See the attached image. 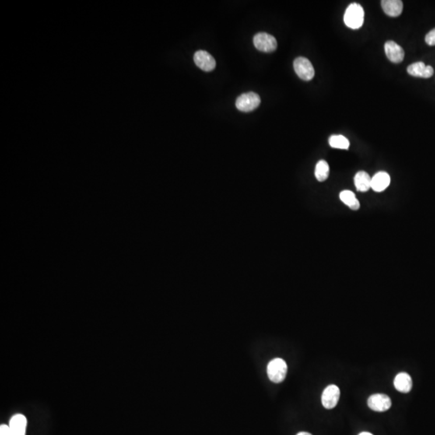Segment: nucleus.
<instances>
[{"label": "nucleus", "mask_w": 435, "mask_h": 435, "mask_svg": "<svg viewBox=\"0 0 435 435\" xmlns=\"http://www.w3.org/2000/svg\"><path fill=\"white\" fill-rule=\"evenodd\" d=\"M381 7L384 13L391 17H397L403 11V3L401 0H383Z\"/></svg>", "instance_id": "obj_12"}, {"label": "nucleus", "mask_w": 435, "mask_h": 435, "mask_svg": "<svg viewBox=\"0 0 435 435\" xmlns=\"http://www.w3.org/2000/svg\"><path fill=\"white\" fill-rule=\"evenodd\" d=\"M261 104V98L254 92L243 94L236 99V106L238 110L243 112L254 110Z\"/></svg>", "instance_id": "obj_3"}, {"label": "nucleus", "mask_w": 435, "mask_h": 435, "mask_svg": "<svg viewBox=\"0 0 435 435\" xmlns=\"http://www.w3.org/2000/svg\"><path fill=\"white\" fill-rule=\"evenodd\" d=\"M425 40L429 45H435V29H432L426 34Z\"/></svg>", "instance_id": "obj_19"}, {"label": "nucleus", "mask_w": 435, "mask_h": 435, "mask_svg": "<svg viewBox=\"0 0 435 435\" xmlns=\"http://www.w3.org/2000/svg\"><path fill=\"white\" fill-rule=\"evenodd\" d=\"M390 184V176L386 172H379L372 177L371 188L376 192H382L388 188Z\"/></svg>", "instance_id": "obj_11"}, {"label": "nucleus", "mask_w": 435, "mask_h": 435, "mask_svg": "<svg viewBox=\"0 0 435 435\" xmlns=\"http://www.w3.org/2000/svg\"><path fill=\"white\" fill-rule=\"evenodd\" d=\"M407 72L409 75L418 78H429L433 76V68L430 65H426L422 61L414 63L408 65Z\"/></svg>", "instance_id": "obj_10"}, {"label": "nucleus", "mask_w": 435, "mask_h": 435, "mask_svg": "<svg viewBox=\"0 0 435 435\" xmlns=\"http://www.w3.org/2000/svg\"><path fill=\"white\" fill-rule=\"evenodd\" d=\"M384 51L386 56L392 62H401L405 57V52L402 48L393 40L386 42L384 44Z\"/></svg>", "instance_id": "obj_9"}, {"label": "nucleus", "mask_w": 435, "mask_h": 435, "mask_svg": "<svg viewBox=\"0 0 435 435\" xmlns=\"http://www.w3.org/2000/svg\"><path fill=\"white\" fill-rule=\"evenodd\" d=\"M339 397H340V390L338 386L335 384L327 386L322 395V403L323 406L328 409L335 408L338 404Z\"/></svg>", "instance_id": "obj_6"}, {"label": "nucleus", "mask_w": 435, "mask_h": 435, "mask_svg": "<svg viewBox=\"0 0 435 435\" xmlns=\"http://www.w3.org/2000/svg\"><path fill=\"white\" fill-rule=\"evenodd\" d=\"M329 173H330V167H329L328 163L324 160L317 162L316 165L315 172H314L317 181H326L328 178Z\"/></svg>", "instance_id": "obj_17"}, {"label": "nucleus", "mask_w": 435, "mask_h": 435, "mask_svg": "<svg viewBox=\"0 0 435 435\" xmlns=\"http://www.w3.org/2000/svg\"><path fill=\"white\" fill-rule=\"evenodd\" d=\"M394 387L397 391L403 394H407L410 392L413 387V381L411 376L406 373H401L397 374L394 379Z\"/></svg>", "instance_id": "obj_13"}, {"label": "nucleus", "mask_w": 435, "mask_h": 435, "mask_svg": "<svg viewBox=\"0 0 435 435\" xmlns=\"http://www.w3.org/2000/svg\"><path fill=\"white\" fill-rule=\"evenodd\" d=\"M9 427L14 435H25L27 419L23 415H15L11 418Z\"/></svg>", "instance_id": "obj_14"}, {"label": "nucleus", "mask_w": 435, "mask_h": 435, "mask_svg": "<svg viewBox=\"0 0 435 435\" xmlns=\"http://www.w3.org/2000/svg\"><path fill=\"white\" fill-rule=\"evenodd\" d=\"M253 43L257 50L264 53L275 51L278 47V42L272 35L265 33H260L253 38Z\"/></svg>", "instance_id": "obj_5"}, {"label": "nucleus", "mask_w": 435, "mask_h": 435, "mask_svg": "<svg viewBox=\"0 0 435 435\" xmlns=\"http://www.w3.org/2000/svg\"><path fill=\"white\" fill-rule=\"evenodd\" d=\"M0 435H14L9 426L7 425H1L0 426Z\"/></svg>", "instance_id": "obj_20"}, {"label": "nucleus", "mask_w": 435, "mask_h": 435, "mask_svg": "<svg viewBox=\"0 0 435 435\" xmlns=\"http://www.w3.org/2000/svg\"><path fill=\"white\" fill-rule=\"evenodd\" d=\"M329 144L331 148L338 149H348L350 146L349 141L342 135H331L329 138Z\"/></svg>", "instance_id": "obj_18"}, {"label": "nucleus", "mask_w": 435, "mask_h": 435, "mask_svg": "<svg viewBox=\"0 0 435 435\" xmlns=\"http://www.w3.org/2000/svg\"><path fill=\"white\" fill-rule=\"evenodd\" d=\"M296 435H312L311 433H307V432H300Z\"/></svg>", "instance_id": "obj_21"}, {"label": "nucleus", "mask_w": 435, "mask_h": 435, "mask_svg": "<svg viewBox=\"0 0 435 435\" xmlns=\"http://www.w3.org/2000/svg\"><path fill=\"white\" fill-rule=\"evenodd\" d=\"M293 68L297 76L304 81H310L314 77V68L307 58L299 57L293 61Z\"/></svg>", "instance_id": "obj_4"}, {"label": "nucleus", "mask_w": 435, "mask_h": 435, "mask_svg": "<svg viewBox=\"0 0 435 435\" xmlns=\"http://www.w3.org/2000/svg\"><path fill=\"white\" fill-rule=\"evenodd\" d=\"M368 405L376 412H385L392 406V401L385 394H373L368 400Z\"/></svg>", "instance_id": "obj_7"}, {"label": "nucleus", "mask_w": 435, "mask_h": 435, "mask_svg": "<svg viewBox=\"0 0 435 435\" xmlns=\"http://www.w3.org/2000/svg\"><path fill=\"white\" fill-rule=\"evenodd\" d=\"M339 198L345 205L354 211H357L360 207L359 201L355 198V194L351 190H344L339 194Z\"/></svg>", "instance_id": "obj_16"}, {"label": "nucleus", "mask_w": 435, "mask_h": 435, "mask_svg": "<svg viewBox=\"0 0 435 435\" xmlns=\"http://www.w3.org/2000/svg\"><path fill=\"white\" fill-rule=\"evenodd\" d=\"M359 435H373L371 433H369V432H363V433H359Z\"/></svg>", "instance_id": "obj_22"}, {"label": "nucleus", "mask_w": 435, "mask_h": 435, "mask_svg": "<svg viewBox=\"0 0 435 435\" xmlns=\"http://www.w3.org/2000/svg\"><path fill=\"white\" fill-rule=\"evenodd\" d=\"M287 364L284 359L280 358L271 360L267 367L268 378L274 383L284 381L287 374Z\"/></svg>", "instance_id": "obj_2"}, {"label": "nucleus", "mask_w": 435, "mask_h": 435, "mask_svg": "<svg viewBox=\"0 0 435 435\" xmlns=\"http://www.w3.org/2000/svg\"><path fill=\"white\" fill-rule=\"evenodd\" d=\"M194 60L196 65L198 68L207 72L213 71L216 66L215 58L209 53L204 50L196 52L194 56Z\"/></svg>", "instance_id": "obj_8"}, {"label": "nucleus", "mask_w": 435, "mask_h": 435, "mask_svg": "<svg viewBox=\"0 0 435 435\" xmlns=\"http://www.w3.org/2000/svg\"><path fill=\"white\" fill-rule=\"evenodd\" d=\"M354 181L358 191L367 192L368 190L371 189L372 177L366 172L359 171L355 174Z\"/></svg>", "instance_id": "obj_15"}, {"label": "nucleus", "mask_w": 435, "mask_h": 435, "mask_svg": "<svg viewBox=\"0 0 435 435\" xmlns=\"http://www.w3.org/2000/svg\"><path fill=\"white\" fill-rule=\"evenodd\" d=\"M344 23L348 28L358 29L362 27L364 20V11L360 4H350L344 14Z\"/></svg>", "instance_id": "obj_1"}]
</instances>
